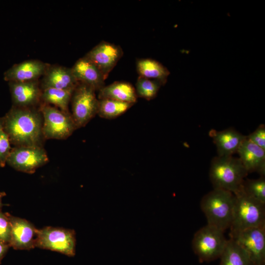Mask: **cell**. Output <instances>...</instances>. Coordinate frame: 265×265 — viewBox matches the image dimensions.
<instances>
[{"label":"cell","instance_id":"1","mask_svg":"<svg viewBox=\"0 0 265 265\" xmlns=\"http://www.w3.org/2000/svg\"><path fill=\"white\" fill-rule=\"evenodd\" d=\"M10 143L16 146H42L43 117L34 107L13 106L2 117Z\"/></svg>","mask_w":265,"mask_h":265},{"label":"cell","instance_id":"2","mask_svg":"<svg viewBox=\"0 0 265 265\" xmlns=\"http://www.w3.org/2000/svg\"><path fill=\"white\" fill-rule=\"evenodd\" d=\"M248 174L239 158L217 156L212 160L209 176L213 188L235 194L240 189Z\"/></svg>","mask_w":265,"mask_h":265},{"label":"cell","instance_id":"3","mask_svg":"<svg viewBox=\"0 0 265 265\" xmlns=\"http://www.w3.org/2000/svg\"><path fill=\"white\" fill-rule=\"evenodd\" d=\"M235 195L232 192L218 188L205 195L200 202L201 210L208 224L223 231L230 228L233 216Z\"/></svg>","mask_w":265,"mask_h":265},{"label":"cell","instance_id":"4","mask_svg":"<svg viewBox=\"0 0 265 265\" xmlns=\"http://www.w3.org/2000/svg\"><path fill=\"white\" fill-rule=\"evenodd\" d=\"M235 195L230 235L249 228L265 226V204L247 196L241 189Z\"/></svg>","mask_w":265,"mask_h":265},{"label":"cell","instance_id":"5","mask_svg":"<svg viewBox=\"0 0 265 265\" xmlns=\"http://www.w3.org/2000/svg\"><path fill=\"white\" fill-rule=\"evenodd\" d=\"M227 241L224 231L207 224L194 235L192 248L200 262H210L220 258Z\"/></svg>","mask_w":265,"mask_h":265},{"label":"cell","instance_id":"6","mask_svg":"<svg viewBox=\"0 0 265 265\" xmlns=\"http://www.w3.org/2000/svg\"><path fill=\"white\" fill-rule=\"evenodd\" d=\"M44 139H65L77 129L71 114L50 105L41 104Z\"/></svg>","mask_w":265,"mask_h":265},{"label":"cell","instance_id":"7","mask_svg":"<svg viewBox=\"0 0 265 265\" xmlns=\"http://www.w3.org/2000/svg\"><path fill=\"white\" fill-rule=\"evenodd\" d=\"M95 90L79 82L71 98L72 116L77 129L84 127L97 114L98 99Z\"/></svg>","mask_w":265,"mask_h":265},{"label":"cell","instance_id":"8","mask_svg":"<svg viewBox=\"0 0 265 265\" xmlns=\"http://www.w3.org/2000/svg\"><path fill=\"white\" fill-rule=\"evenodd\" d=\"M76 242L74 230L46 227L39 230L36 247L72 257L75 255Z\"/></svg>","mask_w":265,"mask_h":265},{"label":"cell","instance_id":"9","mask_svg":"<svg viewBox=\"0 0 265 265\" xmlns=\"http://www.w3.org/2000/svg\"><path fill=\"white\" fill-rule=\"evenodd\" d=\"M48 161L46 151L42 146H16L11 149L6 163L16 170L33 173Z\"/></svg>","mask_w":265,"mask_h":265},{"label":"cell","instance_id":"10","mask_svg":"<svg viewBox=\"0 0 265 265\" xmlns=\"http://www.w3.org/2000/svg\"><path fill=\"white\" fill-rule=\"evenodd\" d=\"M247 253L253 265H265V226L230 235Z\"/></svg>","mask_w":265,"mask_h":265},{"label":"cell","instance_id":"11","mask_svg":"<svg viewBox=\"0 0 265 265\" xmlns=\"http://www.w3.org/2000/svg\"><path fill=\"white\" fill-rule=\"evenodd\" d=\"M123 55V51L118 45L102 41L86 55L101 71L106 79Z\"/></svg>","mask_w":265,"mask_h":265},{"label":"cell","instance_id":"12","mask_svg":"<svg viewBox=\"0 0 265 265\" xmlns=\"http://www.w3.org/2000/svg\"><path fill=\"white\" fill-rule=\"evenodd\" d=\"M11 226L9 246L15 249L29 250L36 247L39 230L26 219L9 214Z\"/></svg>","mask_w":265,"mask_h":265},{"label":"cell","instance_id":"13","mask_svg":"<svg viewBox=\"0 0 265 265\" xmlns=\"http://www.w3.org/2000/svg\"><path fill=\"white\" fill-rule=\"evenodd\" d=\"M13 106L34 107L41 100L42 89L37 80L9 82Z\"/></svg>","mask_w":265,"mask_h":265},{"label":"cell","instance_id":"14","mask_svg":"<svg viewBox=\"0 0 265 265\" xmlns=\"http://www.w3.org/2000/svg\"><path fill=\"white\" fill-rule=\"evenodd\" d=\"M79 82L71 68L61 66H48L41 82V89L53 88L74 90Z\"/></svg>","mask_w":265,"mask_h":265},{"label":"cell","instance_id":"15","mask_svg":"<svg viewBox=\"0 0 265 265\" xmlns=\"http://www.w3.org/2000/svg\"><path fill=\"white\" fill-rule=\"evenodd\" d=\"M37 60H28L15 64L4 73L5 81L24 82L37 80L43 76L48 67Z\"/></svg>","mask_w":265,"mask_h":265},{"label":"cell","instance_id":"16","mask_svg":"<svg viewBox=\"0 0 265 265\" xmlns=\"http://www.w3.org/2000/svg\"><path fill=\"white\" fill-rule=\"evenodd\" d=\"M239 159L248 173L257 172L265 175V150L246 139L238 152Z\"/></svg>","mask_w":265,"mask_h":265},{"label":"cell","instance_id":"17","mask_svg":"<svg viewBox=\"0 0 265 265\" xmlns=\"http://www.w3.org/2000/svg\"><path fill=\"white\" fill-rule=\"evenodd\" d=\"M78 82L87 84L95 91H99L105 85L106 79L99 68L86 57L78 59L71 68Z\"/></svg>","mask_w":265,"mask_h":265},{"label":"cell","instance_id":"18","mask_svg":"<svg viewBox=\"0 0 265 265\" xmlns=\"http://www.w3.org/2000/svg\"><path fill=\"white\" fill-rule=\"evenodd\" d=\"M210 135L215 144L218 156H231L238 151L246 136L244 135L233 128L220 131L212 130Z\"/></svg>","mask_w":265,"mask_h":265},{"label":"cell","instance_id":"19","mask_svg":"<svg viewBox=\"0 0 265 265\" xmlns=\"http://www.w3.org/2000/svg\"><path fill=\"white\" fill-rule=\"evenodd\" d=\"M98 99H110L134 104L137 96L135 88L129 82L115 81L99 91Z\"/></svg>","mask_w":265,"mask_h":265},{"label":"cell","instance_id":"20","mask_svg":"<svg viewBox=\"0 0 265 265\" xmlns=\"http://www.w3.org/2000/svg\"><path fill=\"white\" fill-rule=\"evenodd\" d=\"M136 64L139 76L157 80L162 85L166 82L170 72L158 61L150 58L138 59Z\"/></svg>","mask_w":265,"mask_h":265},{"label":"cell","instance_id":"21","mask_svg":"<svg viewBox=\"0 0 265 265\" xmlns=\"http://www.w3.org/2000/svg\"><path fill=\"white\" fill-rule=\"evenodd\" d=\"M219 258V265H253L246 252L231 238Z\"/></svg>","mask_w":265,"mask_h":265},{"label":"cell","instance_id":"22","mask_svg":"<svg viewBox=\"0 0 265 265\" xmlns=\"http://www.w3.org/2000/svg\"><path fill=\"white\" fill-rule=\"evenodd\" d=\"M74 90L53 88L42 89L41 100L44 104L53 105L63 111L69 112L68 106Z\"/></svg>","mask_w":265,"mask_h":265},{"label":"cell","instance_id":"23","mask_svg":"<svg viewBox=\"0 0 265 265\" xmlns=\"http://www.w3.org/2000/svg\"><path fill=\"white\" fill-rule=\"evenodd\" d=\"M133 105L110 99H98L97 114L105 119H114L124 113Z\"/></svg>","mask_w":265,"mask_h":265},{"label":"cell","instance_id":"24","mask_svg":"<svg viewBox=\"0 0 265 265\" xmlns=\"http://www.w3.org/2000/svg\"><path fill=\"white\" fill-rule=\"evenodd\" d=\"M240 189L247 196L265 204V178L244 179Z\"/></svg>","mask_w":265,"mask_h":265},{"label":"cell","instance_id":"25","mask_svg":"<svg viewBox=\"0 0 265 265\" xmlns=\"http://www.w3.org/2000/svg\"><path fill=\"white\" fill-rule=\"evenodd\" d=\"M161 85V83L157 80L139 76L135 89L137 97L149 101L157 96Z\"/></svg>","mask_w":265,"mask_h":265},{"label":"cell","instance_id":"26","mask_svg":"<svg viewBox=\"0 0 265 265\" xmlns=\"http://www.w3.org/2000/svg\"><path fill=\"white\" fill-rule=\"evenodd\" d=\"M9 136L4 130L3 120L0 118V166L4 167L11 150Z\"/></svg>","mask_w":265,"mask_h":265},{"label":"cell","instance_id":"27","mask_svg":"<svg viewBox=\"0 0 265 265\" xmlns=\"http://www.w3.org/2000/svg\"><path fill=\"white\" fill-rule=\"evenodd\" d=\"M11 226L9 214L0 211V241L9 245L11 238ZM10 247V246H9Z\"/></svg>","mask_w":265,"mask_h":265},{"label":"cell","instance_id":"28","mask_svg":"<svg viewBox=\"0 0 265 265\" xmlns=\"http://www.w3.org/2000/svg\"><path fill=\"white\" fill-rule=\"evenodd\" d=\"M246 138L251 142L265 150V127L264 125L259 126Z\"/></svg>","mask_w":265,"mask_h":265},{"label":"cell","instance_id":"29","mask_svg":"<svg viewBox=\"0 0 265 265\" xmlns=\"http://www.w3.org/2000/svg\"><path fill=\"white\" fill-rule=\"evenodd\" d=\"M9 247V245L0 241V263L5 256Z\"/></svg>","mask_w":265,"mask_h":265},{"label":"cell","instance_id":"30","mask_svg":"<svg viewBox=\"0 0 265 265\" xmlns=\"http://www.w3.org/2000/svg\"><path fill=\"white\" fill-rule=\"evenodd\" d=\"M6 195L4 192H0V211H1L2 207V198Z\"/></svg>","mask_w":265,"mask_h":265}]
</instances>
